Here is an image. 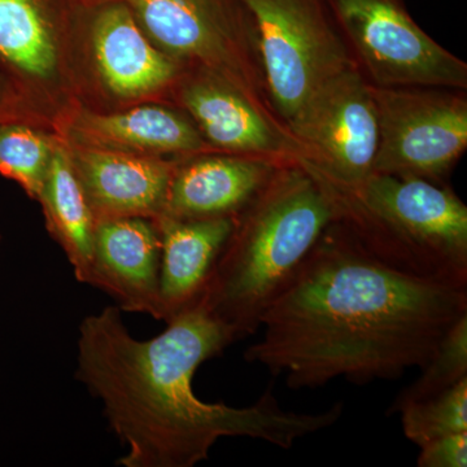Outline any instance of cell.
Wrapping results in <instances>:
<instances>
[{
	"label": "cell",
	"instance_id": "7c38bea8",
	"mask_svg": "<svg viewBox=\"0 0 467 467\" xmlns=\"http://www.w3.org/2000/svg\"><path fill=\"white\" fill-rule=\"evenodd\" d=\"M173 104L189 115L213 152L278 161L306 155L275 110L214 73L184 69Z\"/></svg>",
	"mask_w": 467,
	"mask_h": 467
},
{
	"label": "cell",
	"instance_id": "5bb4252c",
	"mask_svg": "<svg viewBox=\"0 0 467 467\" xmlns=\"http://www.w3.org/2000/svg\"><path fill=\"white\" fill-rule=\"evenodd\" d=\"M160 263L161 239L155 220L98 221L90 285L109 295L119 309L161 321Z\"/></svg>",
	"mask_w": 467,
	"mask_h": 467
},
{
	"label": "cell",
	"instance_id": "7a4b0ae2",
	"mask_svg": "<svg viewBox=\"0 0 467 467\" xmlns=\"http://www.w3.org/2000/svg\"><path fill=\"white\" fill-rule=\"evenodd\" d=\"M167 325L158 337L137 340L121 309L107 306L79 326L76 378L99 399L109 429L128 448L117 465L192 467L221 438L290 450L342 416V402L319 413L285 410L272 389L245 408L201 400L192 389L195 371L235 337L201 304Z\"/></svg>",
	"mask_w": 467,
	"mask_h": 467
},
{
	"label": "cell",
	"instance_id": "30bf717a",
	"mask_svg": "<svg viewBox=\"0 0 467 467\" xmlns=\"http://www.w3.org/2000/svg\"><path fill=\"white\" fill-rule=\"evenodd\" d=\"M350 57L374 86L467 90V64L436 42L405 0H327Z\"/></svg>",
	"mask_w": 467,
	"mask_h": 467
},
{
	"label": "cell",
	"instance_id": "44dd1931",
	"mask_svg": "<svg viewBox=\"0 0 467 467\" xmlns=\"http://www.w3.org/2000/svg\"><path fill=\"white\" fill-rule=\"evenodd\" d=\"M398 414L404 435L418 447L467 431V378L434 398L405 405Z\"/></svg>",
	"mask_w": 467,
	"mask_h": 467
},
{
	"label": "cell",
	"instance_id": "e0dca14e",
	"mask_svg": "<svg viewBox=\"0 0 467 467\" xmlns=\"http://www.w3.org/2000/svg\"><path fill=\"white\" fill-rule=\"evenodd\" d=\"M160 309L165 324L195 308L234 226V217L181 221L160 217Z\"/></svg>",
	"mask_w": 467,
	"mask_h": 467
},
{
	"label": "cell",
	"instance_id": "5b68a950",
	"mask_svg": "<svg viewBox=\"0 0 467 467\" xmlns=\"http://www.w3.org/2000/svg\"><path fill=\"white\" fill-rule=\"evenodd\" d=\"M78 0H0V76L12 119L58 133L81 106Z\"/></svg>",
	"mask_w": 467,
	"mask_h": 467
},
{
	"label": "cell",
	"instance_id": "2e32d148",
	"mask_svg": "<svg viewBox=\"0 0 467 467\" xmlns=\"http://www.w3.org/2000/svg\"><path fill=\"white\" fill-rule=\"evenodd\" d=\"M285 161L207 152L178 161L161 217L208 220L235 217Z\"/></svg>",
	"mask_w": 467,
	"mask_h": 467
},
{
	"label": "cell",
	"instance_id": "9a60e30c",
	"mask_svg": "<svg viewBox=\"0 0 467 467\" xmlns=\"http://www.w3.org/2000/svg\"><path fill=\"white\" fill-rule=\"evenodd\" d=\"M66 146L97 221L162 216L169 183L181 159Z\"/></svg>",
	"mask_w": 467,
	"mask_h": 467
},
{
	"label": "cell",
	"instance_id": "4fadbf2b",
	"mask_svg": "<svg viewBox=\"0 0 467 467\" xmlns=\"http://www.w3.org/2000/svg\"><path fill=\"white\" fill-rule=\"evenodd\" d=\"M67 146L153 158L213 152L184 110L173 104H137L113 112L79 106L58 130Z\"/></svg>",
	"mask_w": 467,
	"mask_h": 467
},
{
	"label": "cell",
	"instance_id": "ffe728a7",
	"mask_svg": "<svg viewBox=\"0 0 467 467\" xmlns=\"http://www.w3.org/2000/svg\"><path fill=\"white\" fill-rule=\"evenodd\" d=\"M422 373L396 396L387 413L398 414L410 402L422 401L447 391L467 378V316L460 319L438 347Z\"/></svg>",
	"mask_w": 467,
	"mask_h": 467
},
{
	"label": "cell",
	"instance_id": "8992f818",
	"mask_svg": "<svg viewBox=\"0 0 467 467\" xmlns=\"http://www.w3.org/2000/svg\"><path fill=\"white\" fill-rule=\"evenodd\" d=\"M125 3L156 47L184 69H202L223 77L273 109L256 27L242 0Z\"/></svg>",
	"mask_w": 467,
	"mask_h": 467
},
{
	"label": "cell",
	"instance_id": "8fae6325",
	"mask_svg": "<svg viewBox=\"0 0 467 467\" xmlns=\"http://www.w3.org/2000/svg\"><path fill=\"white\" fill-rule=\"evenodd\" d=\"M303 159L337 182L361 183L374 173L379 128L370 84L356 67L319 86L287 122Z\"/></svg>",
	"mask_w": 467,
	"mask_h": 467
},
{
	"label": "cell",
	"instance_id": "d6986e66",
	"mask_svg": "<svg viewBox=\"0 0 467 467\" xmlns=\"http://www.w3.org/2000/svg\"><path fill=\"white\" fill-rule=\"evenodd\" d=\"M61 142L60 135L42 126L0 121V174L36 201Z\"/></svg>",
	"mask_w": 467,
	"mask_h": 467
},
{
	"label": "cell",
	"instance_id": "cb8c5ba5",
	"mask_svg": "<svg viewBox=\"0 0 467 467\" xmlns=\"http://www.w3.org/2000/svg\"><path fill=\"white\" fill-rule=\"evenodd\" d=\"M82 5H98V3L109 2V0H78Z\"/></svg>",
	"mask_w": 467,
	"mask_h": 467
},
{
	"label": "cell",
	"instance_id": "6da1fadb",
	"mask_svg": "<svg viewBox=\"0 0 467 467\" xmlns=\"http://www.w3.org/2000/svg\"><path fill=\"white\" fill-rule=\"evenodd\" d=\"M467 316V285L399 272L334 221L261 318L245 361L292 389L337 378L364 386L422 368Z\"/></svg>",
	"mask_w": 467,
	"mask_h": 467
},
{
	"label": "cell",
	"instance_id": "9c48e42d",
	"mask_svg": "<svg viewBox=\"0 0 467 467\" xmlns=\"http://www.w3.org/2000/svg\"><path fill=\"white\" fill-rule=\"evenodd\" d=\"M379 143L374 173L448 184L467 149L466 90L370 85Z\"/></svg>",
	"mask_w": 467,
	"mask_h": 467
},
{
	"label": "cell",
	"instance_id": "7402d4cb",
	"mask_svg": "<svg viewBox=\"0 0 467 467\" xmlns=\"http://www.w3.org/2000/svg\"><path fill=\"white\" fill-rule=\"evenodd\" d=\"M420 467H466L467 431L441 436L420 447Z\"/></svg>",
	"mask_w": 467,
	"mask_h": 467
},
{
	"label": "cell",
	"instance_id": "52a82bcc",
	"mask_svg": "<svg viewBox=\"0 0 467 467\" xmlns=\"http://www.w3.org/2000/svg\"><path fill=\"white\" fill-rule=\"evenodd\" d=\"M183 70L150 41L125 0L82 7L81 107L113 112L150 101L173 104Z\"/></svg>",
	"mask_w": 467,
	"mask_h": 467
},
{
	"label": "cell",
	"instance_id": "3957f363",
	"mask_svg": "<svg viewBox=\"0 0 467 467\" xmlns=\"http://www.w3.org/2000/svg\"><path fill=\"white\" fill-rule=\"evenodd\" d=\"M335 209L324 187L297 160L276 168L241 213L221 251L201 306L236 340L260 328L290 285Z\"/></svg>",
	"mask_w": 467,
	"mask_h": 467
},
{
	"label": "cell",
	"instance_id": "277c9868",
	"mask_svg": "<svg viewBox=\"0 0 467 467\" xmlns=\"http://www.w3.org/2000/svg\"><path fill=\"white\" fill-rule=\"evenodd\" d=\"M339 223L371 256L420 278L467 285V207L450 184L373 173L337 182L306 162Z\"/></svg>",
	"mask_w": 467,
	"mask_h": 467
},
{
	"label": "cell",
	"instance_id": "d4e9b609",
	"mask_svg": "<svg viewBox=\"0 0 467 467\" xmlns=\"http://www.w3.org/2000/svg\"><path fill=\"white\" fill-rule=\"evenodd\" d=\"M0 239H2V235H0Z\"/></svg>",
	"mask_w": 467,
	"mask_h": 467
},
{
	"label": "cell",
	"instance_id": "ac0fdd59",
	"mask_svg": "<svg viewBox=\"0 0 467 467\" xmlns=\"http://www.w3.org/2000/svg\"><path fill=\"white\" fill-rule=\"evenodd\" d=\"M36 202L41 204L48 233L66 254L77 281L90 285L98 221L64 140L55 152Z\"/></svg>",
	"mask_w": 467,
	"mask_h": 467
},
{
	"label": "cell",
	"instance_id": "603a6c76",
	"mask_svg": "<svg viewBox=\"0 0 467 467\" xmlns=\"http://www.w3.org/2000/svg\"><path fill=\"white\" fill-rule=\"evenodd\" d=\"M12 119L11 95H9L7 85L0 76V121Z\"/></svg>",
	"mask_w": 467,
	"mask_h": 467
},
{
	"label": "cell",
	"instance_id": "ba28073f",
	"mask_svg": "<svg viewBox=\"0 0 467 467\" xmlns=\"http://www.w3.org/2000/svg\"><path fill=\"white\" fill-rule=\"evenodd\" d=\"M257 39L267 98L287 125L319 86L356 67L327 0H242Z\"/></svg>",
	"mask_w": 467,
	"mask_h": 467
}]
</instances>
